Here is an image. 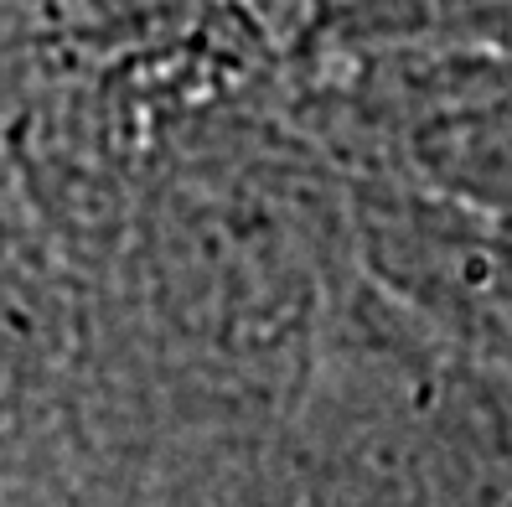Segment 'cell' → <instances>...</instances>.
I'll return each instance as SVG.
<instances>
[{
  "label": "cell",
  "mask_w": 512,
  "mask_h": 507,
  "mask_svg": "<svg viewBox=\"0 0 512 507\" xmlns=\"http://www.w3.org/2000/svg\"><path fill=\"white\" fill-rule=\"evenodd\" d=\"M238 6L249 11L254 32H280L290 16H300V0H238Z\"/></svg>",
  "instance_id": "cell-1"
}]
</instances>
